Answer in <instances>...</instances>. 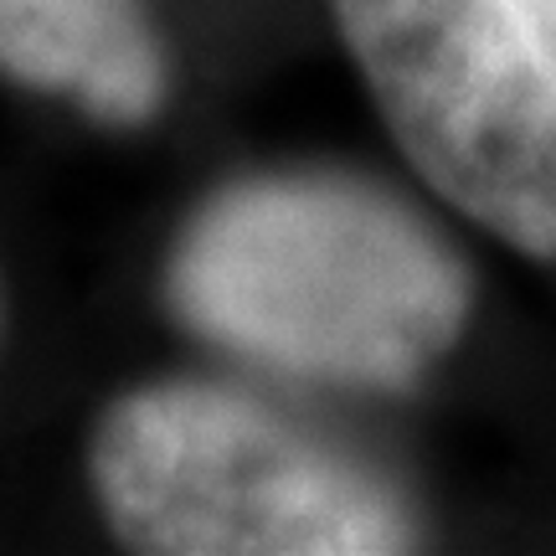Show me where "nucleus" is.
Wrapping results in <instances>:
<instances>
[{"instance_id": "nucleus-1", "label": "nucleus", "mask_w": 556, "mask_h": 556, "mask_svg": "<svg viewBox=\"0 0 556 556\" xmlns=\"http://www.w3.org/2000/svg\"><path fill=\"white\" fill-rule=\"evenodd\" d=\"M165 309L263 371L413 392L475 309V274L428 217L345 170L232 180L165 258Z\"/></svg>"}, {"instance_id": "nucleus-2", "label": "nucleus", "mask_w": 556, "mask_h": 556, "mask_svg": "<svg viewBox=\"0 0 556 556\" xmlns=\"http://www.w3.org/2000/svg\"><path fill=\"white\" fill-rule=\"evenodd\" d=\"M109 531L144 556H387L417 546L407 500L361 458L217 381H155L88 438Z\"/></svg>"}, {"instance_id": "nucleus-3", "label": "nucleus", "mask_w": 556, "mask_h": 556, "mask_svg": "<svg viewBox=\"0 0 556 556\" xmlns=\"http://www.w3.org/2000/svg\"><path fill=\"white\" fill-rule=\"evenodd\" d=\"M417 176L526 258L556 263V41L531 0H330Z\"/></svg>"}, {"instance_id": "nucleus-4", "label": "nucleus", "mask_w": 556, "mask_h": 556, "mask_svg": "<svg viewBox=\"0 0 556 556\" xmlns=\"http://www.w3.org/2000/svg\"><path fill=\"white\" fill-rule=\"evenodd\" d=\"M0 78L144 124L165 103V58L139 0H0Z\"/></svg>"}, {"instance_id": "nucleus-5", "label": "nucleus", "mask_w": 556, "mask_h": 556, "mask_svg": "<svg viewBox=\"0 0 556 556\" xmlns=\"http://www.w3.org/2000/svg\"><path fill=\"white\" fill-rule=\"evenodd\" d=\"M536 5V16L546 21V31H552V41H556V0H531Z\"/></svg>"}, {"instance_id": "nucleus-6", "label": "nucleus", "mask_w": 556, "mask_h": 556, "mask_svg": "<svg viewBox=\"0 0 556 556\" xmlns=\"http://www.w3.org/2000/svg\"><path fill=\"white\" fill-rule=\"evenodd\" d=\"M0 325H5V309H0Z\"/></svg>"}]
</instances>
